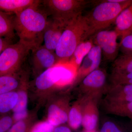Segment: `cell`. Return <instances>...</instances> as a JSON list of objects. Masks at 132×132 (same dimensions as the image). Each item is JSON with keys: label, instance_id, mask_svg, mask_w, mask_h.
<instances>
[{"label": "cell", "instance_id": "16", "mask_svg": "<svg viewBox=\"0 0 132 132\" xmlns=\"http://www.w3.org/2000/svg\"><path fill=\"white\" fill-rule=\"evenodd\" d=\"M48 111L47 121L55 127L68 120V115L67 112L55 104L50 106Z\"/></svg>", "mask_w": 132, "mask_h": 132}, {"label": "cell", "instance_id": "19", "mask_svg": "<svg viewBox=\"0 0 132 132\" xmlns=\"http://www.w3.org/2000/svg\"><path fill=\"white\" fill-rule=\"evenodd\" d=\"M131 72L132 54H123L114 61L113 73L124 74Z\"/></svg>", "mask_w": 132, "mask_h": 132}, {"label": "cell", "instance_id": "6", "mask_svg": "<svg viewBox=\"0 0 132 132\" xmlns=\"http://www.w3.org/2000/svg\"><path fill=\"white\" fill-rule=\"evenodd\" d=\"M72 74L61 67L50 68L36 77L34 83L39 90H46L56 85L65 84L72 79Z\"/></svg>", "mask_w": 132, "mask_h": 132}, {"label": "cell", "instance_id": "24", "mask_svg": "<svg viewBox=\"0 0 132 132\" xmlns=\"http://www.w3.org/2000/svg\"><path fill=\"white\" fill-rule=\"evenodd\" d=\"M26 119L15 122L6 132H29L32 127L30 122Z\"/></svg>", "mask_w": 132, "mask_h": 132}, {"label": "cell", "instance_id": "7", "mask_svg": "<svg viewBox=\"0 0 132 132\" xmlns=\"http://www.w3.org/2000/svg\"><path fill=\"white\" fill-rule=\"evenodd\" d=\"M94 45L101 49L104 59L114 61L118 57L120 43L118 42L119 35L114 29H105L99 31L92 36Z\"/></svg>", "mask_w": 132, "mask_h": 132}, {"label": "cell", "instance_id": "5", "mask_svg": "<svg viewBox=\"0 0 132 132\" xmlns=\"http://www.w3.org/2000/svg\"><path fill=\"white\" fill-rule=\"evenodd\" d=\"M31 50L30 47L20 40L9 45L0 54V76L20 71Z\"/></svg>", "mask_w": 132, "mask_h": 132}, {"label": "cell", "instance_id": "21", "mask_svg": "<svg viewBox=\"0 0 132 132\" xmlns=\"http://www.w3.org/2000/svg\"><path fill=\"white\" fill-rule=\"evenodd\" d=\"M118 90L117 100L118 105L125 104L132 101V85L117 84Z\"/></svg>", "mask_w": 132, "mask_h": 132}, {"label": "cell", "instance_id": "17", "mask_svg": "<svg viewBox=\"0 0 132 132\" xmlns=\"http://www.w3.org/2000/svg\"><path fill=\"white\" fill-rule=\"evenodd\" d=\"M0 11V36L11 39L14 36V15Z\"/></svg>", "mask_w": 132, "mask_h": 132}, {"label": "cell", "instance_id": "14", "mask_svg": "<svg viewBox=\"0 0 132 132\" xmlns=\"http://www.w3.org/2000/svg\"><path fill=\"white\" fill-rule=\"evenodd\" d=\"M18 100L13 109L12 116L14 123L26 119L27 116L28 96L24 90H19L17 92Z\"/></svg>", "mask_w": 132, "mask_h": 132}, {"label": "cell", "instance_id": "22", "mask_svg": "<svg viewBox=\"0 0 132 132\" xmlns=\"http://www.w3.org/2000/svg\"><path fill=\"white\" fill-rule=\"evenodd\" d=\"M82 116L80 111L76 108H71L68 115L69 124L71 128L78 129L82 123Z\"/></svg>", "mask_w": 132, "mask_h": 132}, {"label": "cell", "instance_id": "8", "mask_svg": "<svg viewBox=\"0 0 132 132\" xmlns=\"http://www.w3.org/2000/svg\"><path fill=\"white\" fill-rule=\"evenodd\" d=\"M30 53L32 70L36 77L54 67L59 61L55 52L47 49L44 45L33 48Z\"/></svg>", "mask_w": 132, "mask_h": 132}, {"label": "cell", "instance_id": "4", "mask_svg": "<svg viewBox=\"0 0 132 132\" xmlns=\"http://www.w3.org/2000/svg\"><path fill=\"white\" fill-rule=\"evenodd\" d=\"M92 1L85 0H45L43 6L48 16L67 26L82 12Z\"/></svg>", "mask_w": 132, "mask_h": 132}, {"label": "cell", "instance_id": "26", "mask_svg": "<svg viewBox=\"0 0 132 132\" xmlns=\"http://www.w3.org/2000/svg\"><path fill=\"white\" fill-rule=\"evenodd\" d=\"M14 123L12 116L8 114L0 116V132H6Z\"/></svg>", "mask_w": 132, "mask_h": 132}, {"label": "cell", "instance_id": "32", "mask_svg": "<svg viewBox=\"0 0 132 132\" xmlns=\"http://www.w3.org/2000/svg\"><path fill=\"white\" fill-rule=\"evenodd\" d=\"M54 132H71L68 127L64 126H60L55 128Z\"/></svg>", "mask_w": 132, "mask_h": 132}, {"label": "cell", "instance_id": "13", "mask_svg": "<svg viewBox=\"0 0 132 132\" xmlns=\"http://www.w3.org/2000/svg\"><path fill=\"white\" fill-rule=\"evenodd\" d=\"M39 0H0V11L15 15L31 6L39 4Z\"/></svg>", "mask_w": 132, "mask_h": 132}, {"label": "cell", "instance_id": "2", "mask_svg": "<svg viewBox=\"0 0 132 132\" xmlns=\"http://www.w3.org/2000/svg\"><path fill=\"white\" fill-rule=\"evenodd\" d=\"M89 29L86 18L82 14L66 26L55 51L59 60L71 59L78 45L90 38Z\"/></svg>", "mask_w": 132, "mask_h": 132}, {"label": "cell", "instance_id": "31", "mask_svg": "<svg viewBox=\"0 0 132 132\" xmlns=\"http://www.w3.org/2000/svg\"><path fill=\"white\" fill-rule=\"evenodd\" d=\"M10 39L8 38L0 36V54L7 47L12 44L10 41Z\"/></svg>", "mask_w": 132, "mask_h": 132}, {"label": "cell", "instance_id": "12", "mask_svg": "<svg viewBox=\"0 0 132 132\" xmlns=\"http://www.w3.org/2000/svg\"><path fill=\"white\" fill-rule=\"evenodd\" d=\"M114 30L121 40L132 32V2L118 15L116 20Z\"/></svg>", "mask_w": 132, "mask_h": 132}, {"label": "cell", "instance_id": "11", "mask_svg": "<svg viewBox=\"0 0 132 132\" xmlns=\"http://www.w3.org/2000/svg\"><path fill=\"white\" fill-rule=\"evenodd\" d=\"M27 75L20 70L15 73L0 76V95L15 91L27 82Z\"/></svg>", "mask_w": 132, "mask_h": 132}, {"label": "cell", "instance_id": "28", "mask_svg": "<svg viewBox=\"0 0 132 132\" xmlns=\"http://www.w3.org/2000/svg\"><path fill=\"white\" fill-rule=\"evenodd\" d=\"M113 79L117 84H126L132 80V72L124 74L113 73Z\"/></svg>", "mask_w": 132, "mask_h": 132}, {"label": "cell", "instance_id": "9", "mask_svg": "<svg viewBox=\"0 0 132 132\" xmlns=\"http://www.w3.org/2000/svg\"><path fill=\"white\" fill-rule=\"evenodd\" d=\"M66 26L57 20L48 17L43 34V42L45 47L55 52Z\"/></svg>", "mask_w": 132, "mask_h": 132}, {"label": "cell", "instance_id": "25", "mask_svg": "<svg viewBox=\"0 0 132 132\" xmlns=\"http://www.w3.org/2000/svg\"><path fill=\"white\" fill-rule=\"evenodd\" d=\"M120 48L123 54H132V32L121 40Z\"/></svg>", "mask_w": 132, "mask_h": 132}, {"label": "cell", "instance_id": "3", "mask_svg": "<svg viewBox=\"0 0 132 132\" xmlns=\"http://www.w3.org/2000/svg\"><path fill=\"white\" fill-rule=\"evenodd\" d=\"M98 2L90 13L85 15L89 26L90 38L114 23L118 15L131 3L132 0H124L120 2L105 0Z\"/></svg>", "mask_w": 132, "mask_h": 132}, {"label": "cell", "instance_id": "1", "mask_svg": "<svg viewBox=\"0 0 132 132\" xmlns=\"http://www.w3.org/2000/svg\"><path fill=\"white\" fill-rule=\"evenodd\" d=\"M41 3L15 15L14 19V31L19 40L32 50L42 45L49 16Z\"/></svg>", "mask_w": 132, "mask_h": 132}, {"label": "cell", "instance_id": "10", "mask_svg": "<svg viewBox=\"0 0 132 132\" xmlns=\"http://www.w3.org/2000/svg\"><path fill=\"white\" fill-rule=\"evenodd\" d=\"M102 57L101 49L98 46L94 45L79 68L78 78H85L88 75L98 68Z\"/></svg>", "mask_w": 132, "mask_h": 132}, {"label": "cell", "instance_id": "29", "mask_svg": "<svg viewBox=\"0 0 132 132\" xmlns=\"http://www.w3.org/2000/svg\"><path fill=\"white\" fill-rule=\"evenodd\" d=\"M117 110L121 114L132 118V101L118 105Z\"/></svg>", "mask_w": 132, "mask_h": 132}, {"label": "cell", "instance_id": "15", "mask_svg": "<svg viewBox=\"0 0 132 132\" xmlns=\"http://www.w3.org/2000/svg\"><path fill=\"white\" fill-rule=\"evenodd\" d=\"M94 45L93 38L91 37L81 42L78 45L70 59L77 68H79L85 57Z\"/></svg>", "mask_w": 132, "mask_h": 132}, {"label": "cell", "instance_id": "23", "mask_svg": "<svg viewBox=\"0 0 132 132\" xmlns=\"http://www.w3.org/2000/svg\"><path fill=\"white\" fill-rule=\"evenodd\" d=\"M97 122L98 117L95 114L87 113L82 117V125L88 132H92L95 129Z\"/></svg>", "mask_w": 132, "mask_h": 132}, {"label": "cell", "instance_id": "30", "mask_svg": "<svg viewBox=\"0 0 132 132\" xmlns=\"http://www.w3.org/2000/svg\"><path fill=\"white\" fill-rule=\"evenodd\" d=\"M101 132H123L112 122H106L102 128Z\"/></svg>", "mask_w": 132, "mask_h": 132}, {"label": "cell", "instance_id": "18", "mask_svg": "<svg viewBox=\"0 0 132 132\" xmlns=\"http://www.w3.org/2000/svg\"><path fill=\"white\" fill-rule=\"evenodd\" d=\"M106 75L103 70L97 69L88 75L82 80V84L86 87L99 88L105 84Z\"/></svg>", "mask_w": 132, "mask_h": 132}, {"label": "cell", "instance_id": "20", "mask_svg": "<svg viewBox=\"0 0 132 132\" xmlns=\"http://www.w3.org/2000/svg\"><path fill=\"white\" fill-rule=\"evenodd\" d=\"M18 97L17 92L15 91L0 95V116L8 114L13 111Z\"/></svg>", "mask_w": 132, "mask_h": 132}, {"label": "cell", "instance_id": "27", "mask_svg": "<svg viewBox=\"0 0 132 132\" xmlns=\"http://www.w3.org/2000/svg\"><path fill=\"white\" fill-rule=\"evenodd\" d=\"M55 128L47 121H44L32 127L29 132H54Z\"/></svg>", "mask_w": 132, "mask_h": 132}]
</instances>
